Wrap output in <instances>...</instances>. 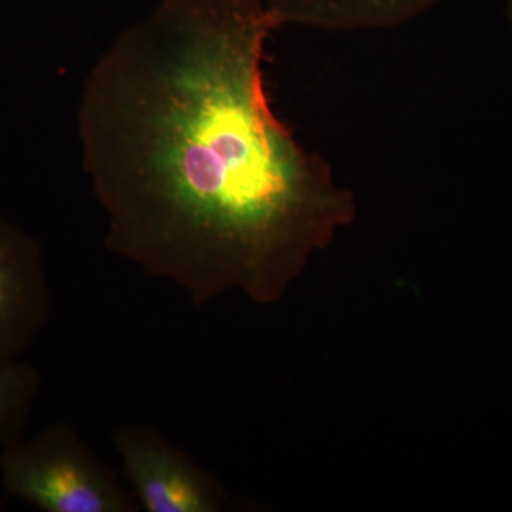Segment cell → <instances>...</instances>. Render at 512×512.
<instances>
[{"instance_id": "cell-1", "label": "cell", "mask_w": 512, "mask_h": 512, "mask_svg": "<svg viewBox=\"0 0 512 512\" xmlns=\"http://www.w3.org/2000/svg\"><path fill=\"white\" fill-rule=\"evenodd\" d=\"M279 28L259 0H160L83 82L77 137L104 244L195 306L278 302L355 218L269 100Z\"/></svg>"}, {"instance_id": "cell-2", "label": "cell", "mask_w": 512, "mask_h": 512, "mask_svg": "<svg viewBox=\"0 0 512 512\" xmlns=\"http://www.w3.org/2000/svg\"><path fill=\"white\" fill-rule=\"evenodd\" d=\"M0 480L9 497L45 512H138L140 504L70 424L0 448Z\"/></svg>"}, {"instance_id": "cell-3", "label": "cell", "mask_w": 512, "mask_h": 512, "mask_svg": "<svg viewBox=\"0 0 512 512\" xmlns=\"http://www.w3.org/2000/svg\"><path fill=\"white\" fill-rule=\"evenodd\" d=\"M113 446L137 503L148 512H220L225 495L208 471L147 424H126Z\"/></svg>"}, {"instance_id": "cell-4", "label": "cell", "mask_w": 512, "mask_h": 512, "mask_svg": "<svg viewBox=\"0 0 512 512\" xmlns=\"http://www.w3.org/2000/svg\"><path fill=\"white\" fill-rule=\"evenodd\" d=\"M52 306L42 245L0 217V363L19 360L32 348Z\"/></svg>"}, {"instance_id": "cell-5", "label": "cell", "mask_w": 512, "mask_h": 512, "mask_svg": "<svg viewBox=\"0 0 512 512\" xmlns=\"http://www.w3.org/2000/svg\"><path fill=\"white\" fill-rule=\"evenodd\" d=\"M279 25L330 32L402 26L420 18L440 0H259Z\"/></svg>"}, {"instance_id": "cell-6", "label": "cell", "mask_w": 512, "mask_h": 512, "mask_svg": "<svg viewBox=\"0 0 512 512\" xmlns=\"http://www.w3.org/2000/svg\"><path fill=\"white\" fill-rule=\"evenodd\" d=\"M42 389L39 370L22 360L0 363V448L23 437Z\"/></svg>"}, {"instance_id": "cell-7", "label": "cell", "mask_w": 512, "mask_h": 512, "mask_svg": "<svg viewBox=\"0 0 512 512\" xmlns=\"http://www.w3.org/2000/svg\"><path fill=\"white\" fill-rule=\"evenodd\" d=\"M505 10H507L508 20L512 26V0H505Z\"/></svg>"}]
</instances>
